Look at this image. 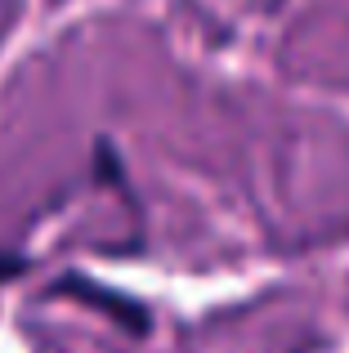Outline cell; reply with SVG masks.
<instances>
[{
    "label": "cell",
    "mask_w": 349,
    "mask_h": 353,
    "mask_svg": "<svg viewBox=\"0 0 349 353\" xmlns=\"http://www.w3.org/2000/svg\"><path fill=\"white\" fill-rule=\"evenodd\" d=\"M50 291L54 295H72V300L90 304V309L108 313V318H112L121 331H130V336H148V331H152V318H148V309H143L139 300H130V295H121V291H112V286L94 282V277L68 273V277H59Z\"/></svg>",
    "instance_id": "6da1fadb"
},
{
    "label": "cell",
    "mask_w": 349,
    "mask_h": 353,
    "mask_svg": "<svg viewBox=\"0 0 349 353\" xmlns=\"http://www.w3.org/2000/svg\"><path fill=\"white\" fill-rule=\"evenodd\" d=\"M23 268V259H0V277H14Z\"/></svg>",
    "instance_id": "7a4b0ae2"
}]
</instances>
